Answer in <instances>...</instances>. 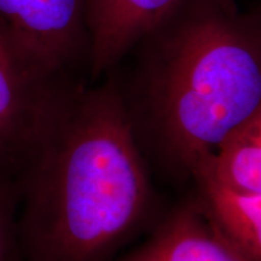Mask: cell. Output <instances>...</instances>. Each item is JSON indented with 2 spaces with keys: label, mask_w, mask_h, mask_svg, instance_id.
Wrapping results in <instances>:
<instances>
[{
  "label": "cell",
  "mask_w": 261,
  "mask_h": 261,
  "mask_svg": "<svg viewBox=\"0 0 261 261\" xmlns=\"http://www.w3.org/2000/svg\"><path fill=\"white\" fill-rule=\"evenodd\" d=\"M130 52L119 77L136 139L177 180L261 109V16L237 0H177Z\"/></svg>",
  "instance_id": "2"
},
{
  "label": "cell",
  "mask_w": 261,
  "mask_h": 261,
  "mask_svg": "<svg viewBox=\"0 0 261 261\" xmlns=\"http://www.w3.org/2000/svg\"><path fill=\"white\" fill-rule=\"evenodd\" d=\"M120 261H248L215 232L195 198L175 207L145 243Z\"/></svg>",
  "instance_id": "6"
},
{
  "label": "cell",
  "mask_w": 261,
  "mask_h": 261,
  "mask_svg": "<svg viewBox=\"0 0 261 261\" xmlns=\"http://www.w3.org/2000/svg\"><path fill=\"white\" fill-rule=\"evenodd\" d=\"M87 0H0V33L44 74L70 77L89 60Z\"/></svg>",
  "instance_id": "4"
},
{
  "label": "cell",
  "mask_w": 261,
  "mask_h": 261,
  "mask_svg": "<svg viewBox=\"0 0 261 261\" xmlns=\"http://www.w3.org/2000/svg\"><path fill=\"white\" fill-rule=\"evenodd\" d=\"M70 77L44 74L0 33V167L17 180L65 97Z\"/></svg>",
  "instance_id": "3"
},
{
  "label": "cell",
  "mask_w": 261,
  "mask_h": 261,
  "mask_svg": "<svg viewBox=\"0 0 261 261\" xmlns=\"http://www.w3.org/2000/svg\"><path fill=\"white\" fill-rule=\"evenodd\" d=\"M177 0H87L91 74L115 70L138 40Z\"/></svg>",
  "instance_id": "5"
},
{
  "label": "cell",
  "mask_w": 261,
  "mask_h": 261,
  "mask_svg": "<svg viewBox=\"0 0 261 261\" xmlns=\"http://www.w3.org/2000/svg\"><path fill=\"white\" fill-rule=\"evenodd\" d=\"M246 192H261V109L234 127L192 173Z\"/></svg>",
  "instance_id": "8"
},
{
  "label": "cell",
  "mask_w": 261,
  "mask_h": 261,
  "mask_svg": "<svg viewBox=\"0 0 261 261\" xmlns=\"http://www.w3.org/2000/svg\"><path fill=\"white\" fill-rule=\"evenodd\" d=\"M17 180L0 167V261H22L17 210Z\"/></svg>",
  "instance_id": "9"
},
{
  "label": "cell",
  "mask_w": 261,
  "mask_h": 261,
  "mask_svg": "<svg viewBox=\"0 0 261 261\" xmlns=\"http://www.w3.org/2000/svg\"><path fill=\"white\" fill-rule=\"evenodd\" d=\"M196 203L215 232L248 261H261V192H246L195 174Z\"/></svg>",
  "instance_id": "7"
},
{
  "label": "cell",
  "mask_w": 261,
  "mask_h": 261,
  "mask_svg": "<svg viewBox=\"0 0 261 261\" xmlns=\"http://www.w3.org/2000/svg\"><path fill=\"white\" fill-rule=\"evenodd\" d=\"M63 100L18 178L23 261H110L154 211L116 70Z\"/></svg>",
  "instance_id": "1"
}]
</instances>
